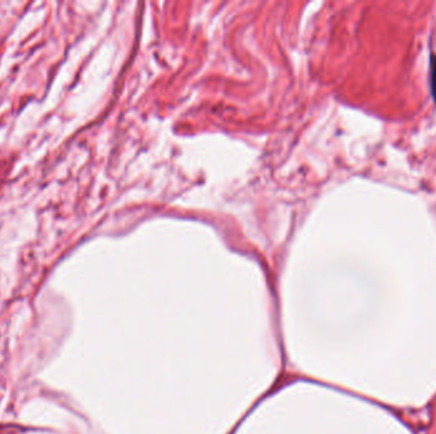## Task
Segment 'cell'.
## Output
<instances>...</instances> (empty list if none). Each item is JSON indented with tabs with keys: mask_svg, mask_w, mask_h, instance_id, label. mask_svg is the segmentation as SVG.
Listing matches in <instances>:
<instances>
[{
	"mask_svg": "<svg viewBox=\"0 0 436 434\" xmlns=\"http://www.w3.org/2000/svg\"><path fill=\"white\" fill-rule=\"evenodd\" d=\"M430 88H431V94L433 99L436 103V55L431 54L430 55Z\"/></svg>",
	"mask_w": 436,
	"mask_h": 434,
	"instance_id": "6da1fadb",
	"label": "cell"
}]
</instances>
